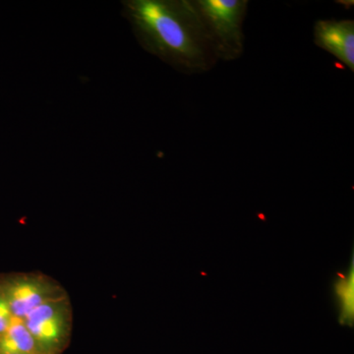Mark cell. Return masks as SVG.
Masks as SVG:
<instances>
[{
	"instance_id": "obj_5",
	"label": "cell",
	"mask_w": 354,
	"mask_h": 354,
	"mask_svg": "<svg viewBox=\"0 0 354 354\" xmlns=\"http://www.w3.org/2000/svg\"><path fill=\"white\" fill-rule=\"evenodd\" d=\"M314 41L354 71V22L353 20H318Z\"/></svg>"
},
{
	"instance_id": "obj_3",
	"label": "cell",
	"mask_w": 354,
	"mask_h": 354,
	"mask_svg": "<svg viewBox=\"0 0 354 354\" xmlns=\"http://www.w3.org/2000/svg\"><path fill=\"white\" fill-rule=\"evenodd\" d=\"M41 354H57L68 342L72 309L67 295L48 300L23 319Z\"/></svg>"
},
{
	"instance_id": "obj_7",
	"label": "cell",
	"mask_w": 354,
	"mask_h": 354,
	"mask_svg": "<svg viewBox=\"0 0 354 354\" xmlns=\"http://www.w3.org/2000/svg\"><path fill=\"white\" fill-rule=\"evenodd\" d=\"M335 292L339 308V322L353 326L354 320V267L353 259L348 271L335 281Z\"/></svg>"
},
{
	"instance_id": "obj_8",
	"label": "cell",
	"mask_w": 354,
	"mask_h": 354,
	"mask_svg": "<svg viewBox=\"0 0 354 354\" xmlns=\"http://www.w3.org/2000/svg\"><path fill=\"white\" fill-rule=\"evenodd\" d=\"M14 318L6 295L0 288V335L3 334Z\"/></svg>"
},
{
	"instance_id": "obj_4",
	"label": "cell",
	"mask_w": 354,
	"mask_h": 354,
	"mask_svg": "<svg viewBox=\"0 0 354 354\" xmlns=\"http://www.w3.org/2000/svg\"><path fill=\"white\" fill-rule=\"evenodd\" d=\"M14 317L24 319L37 307L66 295L55 279L41 274H19L0 283Z\"/></svg>"
},
{
	"instance_id": "obj_2",
	"label": "cell",
	"mask_w": 354,
	"mask_h": 354,
	"mask_svg": "<svg viewBox=\"0 0 354 354\" xmlns=\"http://www.w3.org/2000/svg\"><path fill=\"white\" fill-rule=\"evenodd\" d=\"M216 57L232 62L244 51L247 0H192Z\"/></svg>"
},
{
	"instance_id": "obj_1",
	"label": "cell",
	"mask_w": 354,
	"mask_h": 354,
	"mask_svg": "<svg viewBox=\"0 0 354 354\" xmlns=\"http://www.w3.org/2000/svg\"><path fill=\"white\" fill-rule=\"evenodd\" d=\"M125 17L144 50L186 75L203 74L218 59L192 0H127Z\"/></svg>"
},
{
	"instance_id": "obj_6",
	"label": "cell",
	"mask_w": 354,
	"mask_h": 354,
	"mask_svg": "<svg viewBox=\"0 0 354 354\" xmlns=\"http://www.w3.org/2000/svg\"><path fill=\"white\" fill-rule=\"evenodd\" d=\"M0 354H41L22 319L14 317L0 335Z\"/></svg>"
}]
</instances>
